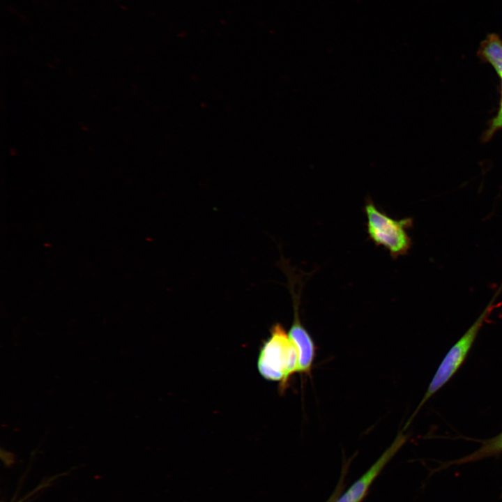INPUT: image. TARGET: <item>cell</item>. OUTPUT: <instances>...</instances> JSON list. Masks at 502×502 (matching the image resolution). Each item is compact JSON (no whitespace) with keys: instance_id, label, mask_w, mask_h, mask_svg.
Here are the masks:
<instances>
[{"instance_id":"obj_5","label":"cell","mask_w":502,"mask_h":502,"mask_svg":"<svg viewBox=\"0 0 502 502\" xmlns=\"http://www.w3.org/2000/svg\"><path fill=\"white\" fill-rule=\"evenodd\" d=\"M294 303V319L288 332L298 354V372L310 374L315 358L316 347L313 339L299 318L298 296L291 289Z\"/></svg>"},{"instance_id":"obj_6","label":"cell","mask_w":502,"mask_h":502,"mask_svg":"<svg viewBox=\"0 0 502 502\" xmlns=\"http://www.w3.org/2000/svg\"><path fill=\"white\" fill-rule=\"evenodd\" d=\"M501 452L502 431L497 435L481 441L479 448L472 452L457 459L441 462L440 466L434 469V471H439L454 465H462L467 463L476 462L498 455Z\"/></svg>"},{"instance_id":"obj_7","label":"cell","mask_w":502,"mask_h":502,"mask_svg":"<svg viewBox=\"0 0 502 502\" xmlns=\"http://www.w3.org/2000/svg\"><path fill=\"white\" fill-rule=\"evenodd\" d=\"M478 57L489 63L502 79V39L496 33H489L480 43Z\"/></svg>"},{"instance_id":"obj_9","label":"cell","mask_w":502,"mask_h":502,"mask_svg":"<svg viewBox=\"0 0 502 502\" xmlns=\"http://www.w3.org/2000/svg\"><path fill=\"white\" fill-rule=\"evenodd\" d=\"M334 499H335V497L333 496L330 499L329 502H333Z\"/></svg>"},{"instance_id":"obj_8","label":"cell","mask_w":502,"mask_h":502,"mask_svg":"<svg viewBox=\"0 0 502 502\" xmlns=\"http://www.w3.org/2000/svg\"><path fill=\"white\" fill-rule=\"evenodd\" d=\"M500 129H502V84H501V98L499 109L498 114H496L495 118H494L492 120L490 126L485 134L484 139H485V140L489 139L492 137V135Z\"/></svg>"},{"instance_id":"obj_1","label":"cell","mask_w":502,"mask_h":502,"mask_svg":"<svg viewBox=\"0 0 502 502\" xmlns=\"http://www.w3.org/2000/svg\"><path fill=\"white\" fill-rule=\"evenodd\" d=\"M501 292L502 284L476 321L448 350L434 373L423 397L405 425L404 428L409 426L422 406L442 388L461 367L485 321L493 310L501 304V303H495Z\"/></svg>"},{"instance_id":"obj_2","label":"cell","mask_w":502,"mask_h":502,"mask_svg":"<svg viewBox=\"0 0 502 502\" xmlns=\"http://www.w3.org/2000/svg\"><path fill=\"white\" fill-rule=\"evenodd\" d=\"M257 368L265 379L280 382V391L286 389L291 376L298 372L296 347L279 323L272 326L270 336L263 342Z\"/></svg>"},{"instance_id":"obj_4","label":"cell","mask_w":502,"mask_h":502,"mask_svg":"<svg viewBox=\"0 0 502 502\" xmlns=\"http://www.w3.org/2000/svg\"><path fill=\"white\" fill-rule=\"evenodd\" d=\"M407 436L400 432L390 446L383 452L372 466L355 481L339 498L333 502H360L374 480L385 466L406 443Z\"/></svg>"},{"instance_id":"obj_3","label":"cell","mask_w":502,"mask_h":502,"mask_svg":"<svg viewBox=\"0 0 502 502\" xmlns=\"http://www.w3.org/2000/svg\"><path fill=\"white\" fill-rule=\"evenodd\" d=\"M364 210L367 232L375 245L384 247L394 259L407 254L412 246L407 230L412 227L413 219H393L379 210L370 198L367 199Z\"/></svg>"}]
</instances>
